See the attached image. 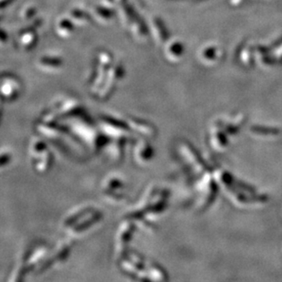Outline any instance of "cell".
Segmentation results:
<instances>
[{
	"mask_svg": "<svg viewBox=\"0 0 282 282\" xmlns=\"http://www.w3.org/2000/svg\"><path fill=\"white\" fill-rule=\"evenodd\" d=\"M21 86L17 79L12 76L2 77V98L8 101L15 100L20 94Z\"/></svg>",
	"mask_w": 282,
	"mask_h": 282,
	"instance_id": "obj_7",
	"label": "cell"
},
{
	"mask_svg": "<svg viewBox=\"0 0 282 282\" xmlns=\"http://www.w3.org/2000/svg\"><path fill=\"white\" fill-rule=\"evenodd\" d=\"M101 189L102 196L108 203L118 205L125 201L126 184L125 180L118 176L106 177Z\"/></svg>",
	"mask_w": 282,
	"mask_h": 282,
	"instance_id": "obj_4",
	"label": "cell"
},
{
	"mask_svg": "<svg viewBox=\"0 0 282 282\" xmlns=\"http://www.w3.org/2000/svg\"><path fill=\"white\" fill-rule=\"evenodd\" d=\"M135 229V223L129 219L126 220L120 225L116 237V251H118L121 256L126 252V247L132 239V236Z\"/></svg>",
	"mask_w": 282,
	"mask_h": 282,
	"instance_id": "obj_6",
	"label": "cell"
},
{
	"mask_svg": "<svg viewBox=\"0 0 282 282\" xmlns=\"http://www.w3.org/2000/svg\"><path fill=\"white\" fill-rule=\"evenodd\" d=\"M138 140L134 145L133 148V159L134 163L138 166H146L153 160L154 150L149 143V139L140 136Z\"/></svg>",
	"mask_w": 282,
	"mask_h": 282,
	"instance_id": "obj_5",
	"label": "cell"
},
{
	"mask_svg": "<svg viewBox=\"0 0 282 282\" xmlns=\"http://www.w3.org/2000/svg\"><path fill=\"white\" fill-rule=\"evenodd\" d=\"M167 279L166 273L158 264L150 263L148 265V280L163 281Z\"/></svg>",
	"mask_w": 282,
	"mask_h": 282,
	"instance_id": "obj_9",
	"label": "cell"
},
{
	"mask_svg": "<svg viewBox=\"0 0 282 282\" xmlns=\"http://www.w3.org/2000/svg\"><path fill=\"white\" fill-rule=\"evenodd\" d=\"M119 264L123 272L130 277L140 280H148V265L141 255L136 252L126 251L121 256Z\"/></svg>",
	"mask_w": 282,
	"mask_h": 282,
	"instance_id": "obj_3",
	"label": "cell"
},
{
	"mask_svg": "<svg viewBox=\"0 0 282 282\" xmlns=\"http://www.w3.org/2000/svg\"><path fill=\"white\" fill-rule=\"evenodd\" d=\"M101 220V214L94 208H82L72 214L64 222L67 239H76L86 234L92 227Z\"/></svg>",
	"mask_w": 282,
	"mask_h": 282,
	"instance_id": "obj_1",
	"label": "cell"
},
{
	"mask_svg": "<svg viewBox=\"0 0 282 282\" xmlns=\"http://www.w3.org/2000/svg\"><path fill=\"white\" fill-rule=\"evenodd\" d=\"M127 123L131 127V129L133 130V132L137 133L140 136L144 137V138L153 139L156 133L154 126L144 121H141L136 118H130L127 121Z\"/></svg>",
	"mask_w": 282,
	"mask_h": 282,
	"instance_id": "obj_8",
	"label": "cell"
},
{
	"mask_svg": "<svg viewBox=\"0 0 282 282\" xmlns=\"http://www.w3.org/2000/svg\"><path fill=\"white\" fill-rule=\"evenodd\" d=\"M29 153L34 170L38 174L48 172L52 164V154L47 144L39 137L32 139Z\"/></svg>",
	"mask_w": 282,
	"mask_h": 282,
	"instance_id": "obj_2",
	"label": "cell"
}]
</instances>
